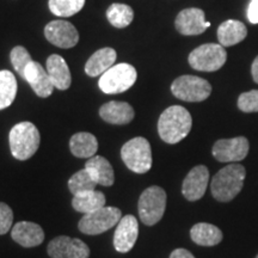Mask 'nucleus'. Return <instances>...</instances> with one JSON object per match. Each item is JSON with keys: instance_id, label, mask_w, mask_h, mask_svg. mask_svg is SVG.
<instances>
[{"instance_id": "f257e3e1", "label": "nucleus", "mask_w": 258, "mask_h": 258, "mask_svg": "<svg viewBox=\"0 0 258 258\" xmlns=\"http://www.w3.org/2000/svg\"><path fill=\"white\" fill-rule=\"evenodd\" d=\"M192 118L190 112L180 105H172L164 110L158 121V133L166 144L175 145L190 133Z\"/></svg>"}, {"instance_id": "f03ea898", "label": "nucleus", "mask_w": 258, "mask_h": 258, "mask_svg": "<svg viewBox=\"0 0 258 258\" xmlns=\"http://www.w3.org/2000/svg\"><path fill=\"white\" fill-rule=\"evenodd\" d=\"M246 171L240 164H230L213 177L211 190L217 201L228 202L241 191Z\"/></svg>"}, {"instance_id": "7ed1b4c3", "label": "nucleus", "mask_w": 258, "mask_h": 258, "mask_svg": "<svg viewBox=\"0 0 258 258\" xmlns=\"http://www.w3.org/2000/svg\"><path fill=\"white\" fill-rule=\"evenodd\" d=\"M9 141L12 156L18 160H28L40 147V132L31 122H21L12 127Z\"/></svg>"}, {"instance_id": "20e7f679", "label": "nucleus", "mask_w": 258, "mask_h": 258, "mask_svg": "<svg viewBox=\"0 0 258 258\" xmlns=\"http://www.w3.org/2000/svg\"><path fill=\"white\" fill-rule=\"evenodd\" d=\"M125 166L135 173H146L152 167V150L147 139L138 137L129 140L121 150Z\"/></svg>"}, {"instance_id": "39448f33", "label": "nucleus", "mask_w": 258, "mask_h": 258, "mask_svg": "<svg viewBox=\"0 0 258 258\" xmlns=\"http://www.w3.org/2000/svg\"><path fill=\"white\" fill-rule=\"evenodd\" d=\"M139 217L143 224L153 226L163 218L166 208V192L158 185H152L146 190L139 199Z\"/></svg>"}, {"instance_id": "423d86ee", "label": "nucleus", "mask_w": 258, "mask_h": 258, "mask_svg": "<svg viewBox=\"0 0 258 258\" xmlns=\"http://www.w3.org/2000/svg\"><path fill=\"white\" fill-rule=\"evenodd\" d=\"M137 70L129 63L114 64L99 78V89L106 95L127 91L137 82Z\"/></svg>"}, {"instance_id": "0eeeda50", "label": "nucleus", "mask_w": 258, "mask_h": 258, "mask_svg": "<svg viewBox=\"0 0 258 258\" xmlns=\"http://www.w3.org/2000/svg\"><path fill=\"white\" fill-rule=\"evenodd\" d=\"M122 219L121 209L117 207H103L98 211L84 214L80 219L78 227L82 233L88 235H97L104 233Z\"/></svg>"}, {"instance_id": "6e6552de", "label": "nucleus", "mask_w": 258, "mask_h": 258, "mask_svg": "<svg viewBox=\"0 0 258 258\" xmlns=\"http://www.w3.org/2000/svg\"><path fill=\"white\" fill-rule=\"evenodd\" d=\"M188 60L194 70L201 72H215L225 64L227 53L220 43H207L194 49Z\"/></svg>"}, {"instance_id": "1a4fd4ad", "label": "nucleus", "mask_w": 258, "mask_h": 258, "mask_svg": "<svg viewBox=\"0 0 258 258\" xmlns=\"http://www.w3.org/2000/svg\"><path fill=\"white\" fill-rule=\"evenodd\" d=\"M173 96L185 102H202L212 93V86L206 79L195 76H182L171 85Z\"/></svg>"}, {"instance_id": "9d476101", "label": "nucleus", "mask_w": 258, "mask_h": 258, "mask_svg": "<svg viewBox=\"0 0 258 258\" xmlns=\"http://www.w3.org/2000/svg\"><path fill=\"white\" fill-rule=\"evenodd\" d=\"M51 258H89V246L78 238L59 235L54 238L47 246Z\"/></svg>"}, {"instance_id": "9b49d317", "label": "nucleus", "mask_w": 258, "mask_h": 258, "mask_svg": "<svg viewBox=\"0 0 258 258\" xmlns=\"http://www.w3.org/2000/svg\"><path fill=\"white\" fill-rule=\"evenodd\" d=\"M249 141L244 137L222 139L213 146V156L221 163H233L243 160L249 153Z\"/></svg>"}, {"instance_id": "f8f14e48", "label": "nucleus", "mask_w": 258, "mask_h": 258, "mask_svg": "<svg viewBox=\"0 0 258 258\" xmlns=\"http://www.w3.org/2000/svg\"><path fill=\"white\" fill-rule=\"evenodd\" d=\"M46 38L54 46L69 49L78 43L79 34L76 27L67 21H53L44 28Z\"/></svg>"}, {"instance_id": "ddd939ff", "label": "nucleus", "mask_w": 258, "mask_h": 258, "mask_svg": "<svg viewBox=\"0 0 258 258\" xmlns=\"http://www.w3.org/2000/svg\"><path fill=\"white\" fill-rule=\"evenodd\" d=\"M205 12L201 9H185L180 11L176 18V29L185 36H195L207 30L211 27L209 22H206Z\"/></svg>"}, {"instance_id": "4468645a", "label": "nucleus", "mask_w": 258, "mask_h": 258, "mask_svg": "<svg viewBox=\"0 0 258 258\" xmlns=\"http://www.w3.org/2000/svg\"><path fill=\"white\" fill-rule=\"evenodd\" d=\"M139 235V222L134 215L122 217L114 234V246L121 253L129 252L134 247Z\"/></svg>"}, {"instance_id": "2eb2a0df", "label": "nucleus", "mask_w": 258, "mask_h": 258, "mask_svg": "<svg viewBox=\"0 0 258 258\" xmlns=\"http://www.w3.org/2000/svg\"><path fill=\"white\" fill-rule=\"evenodd\" d=\"M209 182V171L205 165H198L190 170L183 180L182 192L188 201H198L206 194Z\"/></svg>"}, {"instance_id": "dca6fc26", "label": "nucleus", "mask_w": 258, "mask_h": 258, "mask_svg": "<svg viewBox=\"0 0 258 258\" xmlns=\"http://www.w3.org/2000/svg\"><path fill=\"white\" fill-rule=\"evenodd\" d=\"M24 79L41 98H47L53 92L54 85L49 78V74L37 61L32 60L29 63V66L25 69Z\"/></svg>"}, {"instance_id": "f3484780", "label": "nucleus", "mask_w": 258, "mask_h": 258, "mask_svg": "<svg viewBox=\"0 0 258 258\" xmlns=\"http://www.w3.org/2000/svg\"><path fill=\"white\" fill-rule=\"evenodd\" d=\"M11 237L23 247H35L43 243L44 231L38 224L30 221L17 222L11 230Z\"/></svg>"}, {"instance_id": "a211bd4d", "label": "nucleus", "mask_w": 258, "mask_h": 258, "mask_svg": "<svg viewBox=\"0 0 258 258\" xmlns=\"http://www.w3.org/2000/svg\"><path fill=\"white\" fill-rule=\"evenodd\" d=\"M99 115L108 123L127 124L133 121L135 112L133 106L128 103L111 101L101 106Z\"/></svg>"}, {"instance_id": "6ab92c4d", "label": "nucleus", "mask_w": 258, "mask_h": 258, "mask_svg": "<svg viewBox=\"0 0 258 258\" xmlns=\"http://www.w3.org/2000/svg\"><path fill=\"white\" fill-rule=\"evenodd\" d=\"M47 72L49 74V78L53 83L54 88L57 90H67L71 86L72 78L67 62L62 56L53 54L47 60Z\"/></svg>"}, {"instance_id": "aec40b11", "label": "nucleus", "mask_w": 258, "mask_h": 258, "mask_svg": "<svg viewBox=\"0 0 258 258\" xmlns=\"http://www.w3.org/2000/svg\"><path fill=\"white\" fill-rule=\"evenodd\" d=\"M85 169L91 173L97 184L111 186L115 182L114 169L108 159L102 156H93L86 161Z\"/></svg>"}, {"instance_id": "412c9836", "label": "nucleus", "mask_w": 258, "mask_h": 258, "mask_svg": "<svg viewBox=\"0 0 258 258\" xmlns=\"http://www.w3.org/2000/svg\"><path fill=\"white\" fill-rule=\"evenodd\" d=\"M116 50L112 48H102L90 56L85 64V72L90 77H98L114 66L116 61Z\"/></svg>"}, {"instance_id": "4be33fe9", "label": "nucleus", "mask_w": 258, "mask_h": 258, "mask_svg": "<svg viewBox=\"0 0 258 258\" xmlns=\"http://www.w3.org/2000/svg\"><path fill=\"white\" fill-rule=\"evenodd\" d=\"M247 29L244 23L234 19L225 21L218 28V40L222 47H232L246 37Z\"/></svg>"}, {"instance_id": "5701e85b", "label": "nucleus", "mask_w": 258, "mask_h": 258, "mask_svg": "<svg viewBox=\"0 0 258 258\" xmlns=\"http://www.w3.org/2000/svg\"><path fill=\"white\" fill-rule=\"evenodd\" d=\"M105 195L102 191L97 190H89V191L79 192L73 195L72 206L77 212L83 214L96 212L98 209L105 207Z\"/></svg>"}, {"instance_id": "b1692460", "label": "nucleus", "mask_w": 258, "mask_h": 258, "mask_svg": "<svg viewBox=\"0 0 258 258\" xmlns=\"http://www.w3.org/2000/svg\"><path fill=\"white\" fill-rule=\"evenodd\" d=\"M190 237L194 243L201 246H214L221 243L222 232L217 226L207 222H199L190 230Z\"/></svg>"}, {"instance_id": "393cba45", "label": "nucleus", "mask_w": 258, "mask_h": 258, "mask_svg": "<svg viewBox=\"0 0 258 258\" xmlns=\"http://www.w3.org/2000/svg\"><path fill=\"white\" fill-rule=\"evenodd\" d=\"M70 148L73 156L78 158H92L98 150V141L95 135L82 132L71 138Z\"/></svg>"}, {"instance_id": "a878e982", "label": "nucleus", "mask_w": 258, "mask_h": 258, "mask_svg": "<svg viewBox=\"0 0 258 258\" xmlns=\"http://www.w3.org/2000/svg\"><path fill=\"white\" fill-rule=\"evenodd\" d=\"M17 95V80L8 70L0 71V110L9 108Z\"/></svg>"}, {"instance_id": "bb28decb", "label": "nucleus", "mask_w": 258, "mask_h": 258, "mask_svg": "<svg viewBox=\"0 0 258 258\" xmlns=\"http://www.w3.org/2000/svg\"><path fill=\"white\" fill-rule=\"evenodd\" d=\"M106 18H108L109 23H110L112 27L118 29L127 28L128 25H131L132 22H133V9L125 4L115 3V4L110 5L109 9L106 10Z\"/></svg>"}, {"instance_id": "cd10ccee", "label": "nucleus", "mask_w": 258, "mask_h": 258, "mask_svg": "<svg viewBox=\"0 0 258 258\" xmlns=\"http://www.w3.org/2000/svg\"><path fill=\"white\" fill-rule=\"evenodd\" d=\"M48 5L51 14L57 17H71L84 8L85 0H49Z\"/></svg>"}, {"instance_id": "c85d7f7f", "label": "nucleus", "mask_w": 258, "mask_h": 258, "mask_svg": "<svg viewBox=\"0 0 258 258\" xmlns=\"http://www.w3.org/2000/svg\"><path fill=\"white\" fill-rule=\"evenodd\" d=\"M96 185V180L93 179L91 173L85 167L74 173L69 180V189L73 195H77L79 192L89 191V190H95Z\"/></svg>"}, {"instance_id": "c756f323", "label": "nucleus", "mask_w": 258, "mask_h": 258, "mask_svg": "<svg viewBox=\"0 0 258 258\" xmlns=\"http://www.w3.org/2000/svg\"><path fill=\"white\" fill-rule=\"evenodd\" d=\"M10 59H11V63L12 66H14V69L16 70V72H17L22 78H24L25 69H27L29 63L32 61L29 51L25 49L24 47L17 46L11 50Z\"/></svg>"}, {"instance_id": "7c9ffc66", "label": "nucleus", "mask_w": 258, "mask_h": 258, "mask_svg": "<svg viewBox=\"0 0 258 258\" xmlns=\"http://www.w3.org/2000/svg\"><path fill=\"white\" fill-rule=\"evenodd\" d=\"M238 108L244 112H258V90L241 93L238 98Z\"/></svg>"}, {"instance_id": "2f4dec72", "label": "nucleus", "mask_w": 258, "mask_h": 258, "mask_svg": "<svg viewBox=\"0 0 258 258\" xmlns=\"http://www.w3.org/2000/svg\"><path fill=\"white\" fill-rule=\"evenodd\" d=\"M14 222V212L9 205L0 202V235L6 234L11 230Z\"/></svg>"}, {"instance_id": "473e14b6", "label": "nucleus", "mask_w": 258, "mask_h": 258, "mask_svg": "<svg viewBox=\"0 0 258 258\" xmlns=\"http://www.w3.org/2000/svg\"><path fill=\"white\" fill-rule=\"evenodd\" d=\"M247 18L250 23L258 24V0H251L247 9Z\"/></svg>"}, {"instance_id": "72a5a7b5", "label": "nucleus", "mask_w": 258, "mask_h": 258, "mask_svg": "<svg viewBox=\"0 0 258 258\" xmlns=\"http://www.w3.org/2000/svg\"><path fill=\"white\" fill-rule=\"evenodd\" d=\"M170 258H195V256L185 249H176L171 252Z\"/></svg>"}, {"instance_id": "f704fd0d", "label": "nucleus", "mask_w": 258, "mask_h": 258, "mask_svg": "<svg viewBox=\"0 0 258 258\" xmlns=\"http://www.w3.org/2000/svg\"><path fill=\"white\" fill-rule=\"evenodd\" d=\"M251 73H252V78L254 83L258 84V56L253 60L252 67H251Z\"/></svg>"}, {"instance_id": "c9c22d12", "label": "nucleus", "mask_w": 258, "mask_h": 258, "mask_svg": "<svg viewBox=\"0 0 258 258\" xmlns=\"http://www.w3.org/2000/svg\"><path fill=\"white\" fill-rule=\"evenodd\" d=\"M254 258H258V254H257V256H256V257H254Z\"/></svg>"}]
</instances>
